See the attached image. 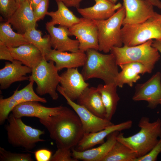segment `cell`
I'll return each mask as SVG.
<instances>
[{"instance_id": "25", "label": "cell", "mask_w": 161, "mask_h": 161, "mask_svg": "<svg viewBox=\"0 0 161 161\" xmlns=\"http://www.w3.org/2000/svg\"><path fill=\"white\" fill-rule=\"evenodd\" d=\"M114 83L99 84L97 87L100 93L106 112V119L111 121L114 114L120 98Z\"/></svg>"}, {"instance_id": "10", "label": "cell", "mask_w": 161, "mask_h": 161, "mask_svg": "<svg viewBox=\"0 0 161 161\" xmlns=\"http://www.w3.org/2000/svg\"><path fill=\"white\" fill-rule=\"evenodd\" d=\"M135 101H145L148 107L156 108L161 103V73L157 72L145 82L137 84L132 98Z\"/></svg>"}, {"instance_id": "44", "label": "cell", "mask_w": 161, "mask_h": 161, "mask_svg": "<svg viewBox=\"0 0 161 161\" xmlns=\"http://www.w3.org/2000/svg\"><path fill=\"white\" fill-rule=\"evenodd\" d=\"M114 4H116L118 0H108Z\"/></svg>"}, {"instance_id": "2", "label": "cell", "mask_w": 161, "mask_h": 161, "mask_svg": "<svg viewBox=\"0 0 161 161\" xmlns=\"http://www.w3.org/2000/svg\"><path fill=\"white\" fill-rule=\"evenodd\" d=\"M138 126L140 129L137 133L126 137L120 133L116 138L117 141L133 151L137 158L148 153L158 142L161 136V120L158 118L151 122L148 117H143Z\"/></svg>"}, {"instance_id": "27", "label": "cell", "mask_w": 161, "mask_h": 161, "mask_svg": "<svg viewBox=\"0 0 161 161\" xmlns=\"http://www.w3.org/2000/svg\"><path fill=\"white\" fill-rule=\"evenodd\" d=\"M0 42L9 48L16 47L29 43L23 35L14 32L11 25L7 21L0 24Z\"/></svg>"}, {"instance_id": "46", "label": "cell", "mask_w": 161, "mask_h": 161, "mask_svg": "<svg viewBox=\"0 0 161 161\" xmlns=\"http://www.w3.org/2000/svg\"><path fill=\"white\" fill-rule=\"evenodd\" d=\"M160 105H161V103L160 104Z\"/></svg>"}, {"instance_id": "19", "label": "cell", "mask_w": 161, "mask_h": 161, "mask_svg": "<svg viewBox=\"0 0 161 161\" xmlns=\"http://www.w3.org/2000/svg\"><path fill=\"white\" fill-rule=\"evenodd\" d=\"M47 61H52L59 71L64 68H70L83 66L86 59L85 52L80 51L68 53L51 49L45 57Z\"/></svg>"}, {"instance_id": "40", "label": "cell", "mask_w": 161, "mask_h": 161, "mask_svg": "<svg viewBox=\"0 0 161 161\" xmlns=\"http://www.w3.org/2000/svg\"><path fill=\"white\" fill-rule=\"evenodd\" d=\"M154 6H155L161 10V1L160 0H144Z\"/></svg>"}, {"instance_id": "7", "label": "cell", "mask_w": 161, "mask_h": 161, "mask_svg": "<svg viewBox=\"0 0 161 161\" xmlns=\"http://www.w3.org/2000/svg\"><path fill=\"white\" fill-rule=\"evenodd\" d=\"M8 124L6 127L9 143L14 147H21L27 150L33 149L36 144L45 140L40 136L44 131L26 125L21 118L15 117L12 113L7 119Z\"/></svg>"}, {"instance_id": "17", "label": "cell", "mask_w": 161, "mask_h": 161, "mask_svg": "<svg viewBox=\"0 0 161 161\" xmlns=\"http://www.w3.org/2000/svg\"><path fill=\"white\" fill-rule=\"evenodd\" d=\"M132 123L131 120H128L118 124H114L98 131L85 133L75 149L77 151H83L96 145L102 144L105 142V138L110 134L116 131L120 132L129 129L132 127Z\"/></svg>"}, {"instance_id": "3", "label": "cell", "mask_w": 161, "mask_h": 161, "mask_svg": "<svg viewBox=\"0 0 161 161\" xmlns=\"http://www.w3.org/2000/svg\"><path fill=\"white\" fill-rule=\"evenodd\" d=\"M94 49L86 52V59L81 73L86 80L92 78L102 80L105 84L114 83L119 73L114 55L103 54Z\"/></svg>"}, {"instance_id": "5", "label": "cell", "mask_w": 161, "mask_h": 161, "mask_svg": "<svg viewBox=\"0 0 161 161\" xmlns=\"http://www.w3.org/2000/svg\"><path fill=\"white\" fill-rule=\"evenodd\" d=\"M125 16V8L122 5L106 19L93 20L97 27L99 51L107 53L113 47L122 46L121 29Z\"/></svg>"}, {"instance_id": "4", "label": "cell", "mask_w": 161, "mask_h": 161, "mask_svg": "<svg viewBox=\"0 0 161 161\" xmlns=\"http://www.w3.org/2000/svg\"><path fill=\"white\" fill-rule=\"evenodd\" d=\"M153 40L136 46L120 47H113L110 53L114 56L118 66L130 62L142 63L146 67L148 73H151L155 65L159 60V52L152 46Z\"/></svg>"}, {"instance_id": "33", "label": "cell", "mask_w": 161, "mask_h": 161, "mask_svg": "<svg viewBox=\"0 0 161 161\" xmlns=\"http://www.w3.org/2000/svg\"><path fill=\"white\" fill-rule=\"evenodd\" d=\"M16 0H0V13L7 20L18 7Z\"/></svg>"}, {"instance_id": "15", "label": "cell", "mask_w": 161, "mask_h": 161, "mask_svg": "<svg viewBox=\"0 0 161 161\" xmlns=\"http://www.w3.org/2000/svg\"><path fill=\"white\" fill-rule=\"evenodd\" d=\"M46 30L50 37L51 46L54 49L62 52H77L79 50V42L77 39H72L69 37L72 36L69 28L59 26L46 24Z\"/></svg>"}, {"instance_id": "30", "label": "cell", "mask_w": 161, "mask_h": 161, "mask_svg": "<svg viewBox=\"0 0 161 161\" xmlns=\"http://www.w3.org/2000/svg\"><path fill=\"white\" fill-rule=\"evenodd\" d=\"M23 102L20 90L18 88L14 92L10 97L3 98H0V124L2 125L7 119L10 113L18 104Z\"/></svg>"}, {"instance_id": "39", "label": "cell", "mask_w": 161, "mask_h": 161, "mask_svg": "<svg viewBox=\"0 0 161 161\" xmlns=\"http://www.w3.org/2000/svg\"><path fill=\"white\" fill-rule=\"evenodd\" d=\"M68 7L79 8L80 2L83 0H61Z\"/></svg>"}, {"instance_id": "24", "label": "cell", "mask_w": 161, "mask_h": 161, "mask_svg": "<svg viewBox=\"0 0 161 161\" xmlns=\"http://www.w3.org/2000/svg\"><path fill=\"white\" fill-rule=\"evenodd\" d=\"M14 60L19 61L32 69L44 58L40 51L33 44L28 43L16 47L9 48Z\"/></svg>"}, {"instance_id": "16", "label": "cell", "mask_w": 161, "mask_h": 161, "mask_svg": "<svg viewBox=\"0 0 161 161\" xmlns=\"http://www.w3.org/2000/svg\"><path fill=\"white\" fill-rule=\"evenodd\" d=\"M4 67L0 70V88H8L13 83L29 80L27 74L31 73L32 69L20 61L14 60L11 63L6 62Z\"/></svg>"}, {"instance_id": "6", "label": "cell", "mask_w": 161, "mask_h": 161, "mask_svg": "<svg viewBox=\"0 0 161 161\" xmlns=\"http://www.w3.org/2000/svg\"><path fill=\"white\" fill-rule=\"evenodd\" d=\"M123 26L121 38L124 46H135L153 39L161 40V15L142 23Z\"/></svg>"}, {"instance_id": "1", "label": "cell", "mask_w": 161, "mask_h": 161, "mask_svg": "<svg viewBox=\"0 0 161 161\" xmlns=\"http://www.w3.org/2000/svg\"><path fill=\"white\" fill-rule=\"evenodd\" d=\"M39 121L47 128L58 148H74L85 133L77 114L66 106L60 113L51 117L48 120Z\"/></svg>"}, {"instance_id": "13", "label": "cell", "mask_w": 161, "mask_h": 161, "mask_svg": "<svg viewBox=\"0 0 161 161\" xmlns=\"http://www.w3.org/2000/svg\"><path fill=\"white\" fill-rule=\"evenodd\" d=\"M57 90L65 97L67 104L78 114L85 133L98 131L114 124L111 121L97 117L84 106L71 100L61 90Z\"/></svg>"}, {"instance_id": "36", "label": "cell", "mask_w": 161, "mask_h": 161, "mask_svg": "<svg viewBox=\"0 0 161 161\" xmlns=\"http://www.w3.org/2000/svg\"><path fill=\"white\" fill-rule=\"evenodd\" d=\"M49 0H42L33 10L36 21L43 19L48 12Z\"/></svg>"}, {"instance_id": "37", "label": "cell", "mask_w": 161, "mask_h": 161, "mask_svg": "<svg viewBox=\"0 0 161 161\" xmlns=\"http://www.w3.org/2000/svg\"><path fill=\"white\" fill-rule=\"evenodd\" d=\"M51 151L46 148H42L34 152L35 160L37 161H49L52 156Z\"/></svg>"}, {"instance_id": "45", "label": "cell", "mask_w": 161, "mask_h": 161, "mask_svg": "<svg viewBox=\"0 0 161 161\" xmlns=\"http://www.w3.org/2000/svg\"><path fill=\"white\" fill-rule=\"evenodd\" d=\"M55 0V1H56H56H59V0Z\"/></svg>"}, {"instance_id": "23", "label": "cell", "mask_w": 161, "mask_h": 161, "mask_svg": "<svg viewBox=\"0 0 161 161\" xmlns=\"http://www.w3.org/2000/svg\"><path fill=\"white\" fill-rule=\"evenodd\" d=\"M121 70L119 72L115 83L118 87L122 88L124 84L131 87L133 84L140 78V74L148 73L145 66L141 63L133 62L124 64L119 66Z\"/></svg>"}, {"instance_id": "38", "label": "cell", "mask_w": 161, "mask_h": 161, "mask_svg": "<svg viewBox=\"0 0 161 161\" xmlns=\"http://www.w3.org/2000/svg\"><path fill=\"white\" fill-rule=\"evenodd\" d=\"M0 59L13 62L14 59L8 47L0 42Z\"/></svg>"}, {"instance_id": "14", "label": "cell", "mask_w": 161, "mask_h": 161, "mask_svg": "<svg viewBox=\"0 0 161 161\" xmlns=\"http://www.w3.org/2000/svg\"><path fill=\"white\" fill-rule=\"evenodd\" d=\"M65 106L49 107L42 105L37 101L21 103L16 106L12 110V114L16 117H34L39 120H48L51 117L56 115L64 110Z\"/></svg>"}, {"instance_id": "29", "label": "cell", "mask_w": 161, "mask_h": 161, "mask_svg": "<svg viewBox=\"0 0 161 161\" xmlns=\"http://www.w3.org/2000/svg\"><path fill=\"white\" fill-rule=\"evenodd\" d=\"M137 158L133 151L117 140L102 161H134Z\"/></svg>"}, {"instance_id": "21", "label": "cell", "mask_w": 161, "mask_h": 161, "mask_svg": "<svg viewBox=\"0 0 161 161\" xmlns=\"http://www.w3.org/2000/svg\"><path fill=\"white\" fill-rule=\"evenodd\" d=\"M95 3L92 7L77 8L82 17L92 20H103L112 16L122 5L114 4L108 0H94Z\"/></svg>"}, {"instance_id": "28", "label": "cell", "mask_w": 161, "mask_h": 161, "mask_svg": "<svg viewBox=\"0 0 161 161\" xmlns=\"http://www.w3.org/2000/svg\"><path fill=\"white\" fill-rule=\"evenodd\" d=\"M23 35L29 43L34 45L40 51L44 58L52 49L49 35L42 37L41 31L35 28L28 30Z\"/></svg>"}, {"instance_id": "20", "label": "cell", "mask_w": 161, "mask_h": 161, "mask_svg": "<svg viewBox=\"0 0 161 161\" xmlns=\"http://www.w3.org/2000/svg\"><path fill=\"white\" fill-rule=\"evenodd\" d=\"M119 133V131H116L110 134L107 137L106 140L96 148L83 151L72 149L71 150L72 157L78 160L102 161L117 142V137Z\"/></svg>"}, {"instance_id": "26", "label": "cell", "mask_w": 161, "mask_h": 161, "mask_svg": "<svg viewBox=\"0 0 161 161\" xmlns=\"http://www.w3.org/2000/svg\"><path fill=\"white\" fill-rule=\"evenodd\" d=\"M56 2L57 10L47 13L51 18L50 21L47 22L48 24L54 26L58 24L69 28L79 21L80 18L75 15L61 0Z\"/></svg>"}, {"instance_id": "35", "label": "cell", "mask_w": 161, "mask_h": 161, "mask_svg": "<svg viewBox=\"0 0 161 161\" xmlns=\"http://www.w3.org/2000/svg\"><path fill=\"white\" fill-rule=\"evenodd\" d=\"M161 152V136L157 144L145 155L136 158L134 161H155Z\"/></svg>"}, {"instance_id": "32", "label": "cell", "mask_w": 161, "mask_h": 161, "mask_svg": "<svg viewBox=\"0 0 161 161\" xmlns=\"http://www.w3.org/2000/svg\"><path fill=\"white\" fill-rule=\"evenodd\" d=\"M33 81L30 83L20 90L22 97L23 102L27 101H37L46 103L47 100L44 98L38 96L34 92L33 89Z\"/></svg>"}, {"instance_id": "18", "label": "cell", "mask_w": 161, "mask_h": 161, "mask_svg": "<svg viewBox=\"0 0 161 161\" xmlns=\"http://www.w3.org/2000/svg\"><path fill=\"white\" fill-rule=\"evenodd\" d=\"M17 32L23 35L27 31L35 28L36 21L28 0L19 5L13 14L7 20Z\"/></svg>"}, {"instance_id": "9", "label": "cell", "mask_w": 161, "mask_h": 161, "mask_svg": "<svg viewBox=\"0 0 161 161\" xmlns=\"http://www.w3.org/2000/svg\"><path fill=\"white\" fill-rule=\"evenodd\" d=\"M69 30L79 42V50L86 52L89 49L99 50L97 27L93 20L83 17Z\"/></svg>"}, {"instance_id": "22", "label": "cell", "mask_w": 161, "mask_h": 161, "mask_svg": "<svg viewBox=\"0 0 161 161\" xmlns=\"http://www.w3.org/2000/svg\"><path fill=\"white\" fill-rule=\"evenodd\" d=\"M77 101L78 104L84 106L97 117L106 119V109L97 87H87Z\"/></svg>"}, {"instance_id": "47", "label": "cell", "mask_w": 161, "mask_h": 161, "mask_svg": "<svg viewBox=\"0 0 161 161\" xmlns=\"http://www.w3.org/2000/svg\"></svg>"}, {"instance_id": "31", "label": "cell", "mask_w": 161, "mask_h": 161, "mask_svg": "<svg viewBox=\"0 0 161 161\" xmlns=\"http://www.w3.org/2000/svg\"><path fill=\"white\" fill-rule=\"evenodd\" d=\"M0 160L4 161H33L30 154L12 153L0 147Z\"/></svg>"}, {"instance_id": "43", "label": "cell", "mask_w": 161, "mask_h": 161, "mask_svg": "<svg viewBox=\"0 0 161 161\" xmlns=\"http://www.w3.org/2000/svg\"><path fill=\"white\" fill-rule=\"evenodd\" d=\"M16 1L18 6L19 5L25 1V0H16Z\"/></svg>"}, {"instance_id": "11", "label": "cell", "mask_w": 161, "mask_h": 161, "mask_svg": "<svg viewBox=\"0 0 161 161\" xmlns=\"http://www.w3.org/2000/svg\"><path fill=\"white\" fill-rule=\"evenodd\" d=\"M60 76L61 85H58L57 90L61 91L73 101L77 100L89 86L78 68H67Z\"/></svg>"}, {"instance_id": "41", "label": "cell", "mask_w": 161, "mask_h": 161, "mask_svg": "<svg viewBox=\"0 0 161 161\" xmlns=\"http://www.w3.org/2000/svg\"><path fill=\"white\" fill-rule=\"evenodd\" d=\"M152 45L156 48L161 54V40H155L153 41Z\"/></svg>"}, {"instance_id": "8", "label": "cell", "mask_w": 161, "mask_h": 161, "mask_svg": "<svg viewBox=\"0 0 161 161\" xmlns=\"http://www.w3.org/2000/svg\"><path fill=\"white\" fill-rule=\"evenodd\" d=\"M47 61L44 58L36 66L32 69L29 80L33 81L37 85L36 91L40 95L49 94L53 100L58 95L56 90L60 83V76L52 61Z\"/></svg>"}, {"instance_id": "34", "label": "cell", "mask_w": 161, "mask_h": 161, "mask_svg": "<svg viewBox=\"0 0 161 161\" xmlns=\"http://www.w3.org/2000/svg\"><path fill=\"white\" fill-rule=\"evenodd\" d=\"M51 161H78L72 156L71 149L58 148L51 159Z\"/></svg>"}, {"instance_id": "12", "label": "cell", "mask_w": 161, "mask_h": 161, "mask_svg": "<svg viewBox=\"0 0 161 161\" xmlns=\"http://www.w3.org/2000/svg\"><path fill=\"white\" fill-rule=\"evenodd\" d=\"M125 16L123 25L143 23L160 14L155 12L153 6L144 0H123Z\"/></svg>"}, {"instance_id": "42", "label": "cell", "mask_w": 161, "mask_h": 161, "mask_svg": "<svg viewBox=\"0 0 161 161\" xmlns=\"http://www.w3.org/2000/svg\"><path fill=\"white\" fill-rule=\"evenodd\" d=\"M42 0H28L32 9L34 10Z\"/></svg>"}]
</instances>
